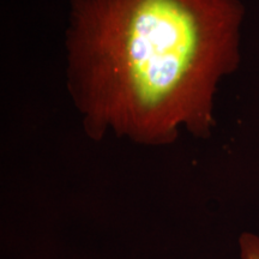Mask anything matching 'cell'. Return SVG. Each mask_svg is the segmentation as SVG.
Returning <instances> with one entry per match:
<instances>
[{"mask_svg":"<svg viewBox=\"0 0 259 259\" xmlns=\"http://www.w3.org/2000/svg\"><path fill=\"white\" fill-rule=\"evenodd\" d=\"M238 0H71L69 83L90 137H205L219 80L238 66Z\"/></svg>","mask_w":259,"mask_h":259,"instance_id":"cell-1","label":"cell"},{"mask_svg":"<svg viewBox=\"0 0 259 259\" xmlns=\"http://www.w3.org/2000/svg\"><path fill=\"white\" fill-rule=\"evenodd\" d=\"M239 242L242 259H259V236L245 233L240 236Z\"/></svg>","mask_w":259,"mask_h":259,"instance_id":"cell-2","label":"cell"}]
</instances>
